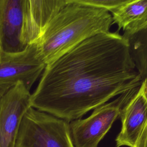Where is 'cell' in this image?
I'll return each instance as SVG.
<instances>
[{"label":"cell","mask_w":147,"mask_h":147,"mask_svg":"<svg viewBox=\"0 0 147 147\" xmlns=\"http://www.w3.org/2000/svg\"><path fill=\"white\" fill-rule=\"evenodd\" d=\"M24 0H0V39L2 51L17 52L25 48L20 41Z\"/></svg>","instance_id":"9"},{"label":"cell","mask_w":147,"mask_h":147,"mask_svg":"<svg viewBox=\"0 0 147 147\" xmlns=\"http://www.w3.org/2000/svg\"><path fill=\"white\" fill-rule=\"evenodd\" d=\"M37 43L17 52H0V85L22 82L29 90L45 69Z\"/></svg>","instance_id":"6"},{"label":"cell","mask_w":147,"mask_h":147,"mask_svg":"<svg viewBox=\"0 0 147 147\" xmlns=\"http://www.w3.org/2000/svg\"><path fill=\"white\" fill-rule=\"evenodd\" d=\"M2 51V44H1V39H0V52Z\"/></svg>","instance_id":"14"},{"label":"cell","mask_w":147,"mask_h":147,"mask_svg":"<svg viewBox=\"0 0 147 147\" xmlns=\"http://www.w3.org/2000/svg\"><path fill=\"white\" fill-rule=\"evenodd\" d=\"M14 147H75L68 122L30 107L17 131Z\"/></svg>","instance_id":"3"},{"label":"cell","mask_w":147,"mask_h":147,"mask_svg":"<svg viewBox=\"0 0 147 147\" xmlns=\"http://www.w3.org/2000/svg\"><path fill=\"white\" fill-rule=\"evenodd\" d=\"M78 2L98 8L105 9L109 13L125 3L127 0H76Z\"/></svg>","instance_id":"12"},{"label":"cell","mask_w":147,"mask_h":147,"mask_svg":"<svg viewBox=\"0 0 147 147\" xmlns=\"http://www.w3.org/2000/svg\"><path fill=\"white\" fill-rule=\"evenodd\" d=\"M113 24L107 10L67 0L36 42L40 57L47 65L85 40L109 32Z\"/></svg>","instance_id":"2"},{"label":"cell","mask_w":147,"mask_h":147,"mask_svg":"<svg viewBox=\"0 0 147 147\" xmlns=\"http://www.w3.org/2000/svg\"><path fill=\"white\" fill-rule=\"evenodd\" d=\"M142 79L128 39L117 32L93 36L46 65L32 107L68 122L130 90Z\"/></svg>","instance_id":"1"},{"label":"cell","mask_w":147,"mask_h":147,"mask_svg":"<svg viewBox=\"0 0 147 147\" xmlns=\"http://www.w3.org/2000/svg\"><path fill=\"white\" fill-rule=\"evenodd\" d=\"M110 13L127 38L147 29V0H127Z\"/></svg>","instance_id":"10"},{"label":"cell","mask_w":147,"mask_h":147,"mask_svg":"<svg viewBox=\"0 0 147 147\" xmlns=\"http://www.w3.org/2000/svg\"><path fill=\"white\" fill-rule=\"evenodd\" d=\"M67 0H24L20 41L24 48L37 42Z\"/></svg>","instance_id":"8"},{"label":"cell","mask_w":147,"mask_h":147,"mask_svg":"<svg viewBox=\"0 0 147 147\" xmlns=\"http://www.w3.org/2000/svg\"><path fill=\"white\" fill-rule=\"evenodd\" d=\"M138 88L130 90L93 110L88 117L74 120L69 123L71 136L75 147H98L122 109Z\"/></svg>","instance_id":"4"},{"label":"cell","mask_w":147,"mask_h":147,"mask_svg":"<svg viewBox=\"0 0 147 147\" xmlns=\"http://www.w3.org/2000/svg\"><path fill=\"white\" fill-rule=\"evenodd\" d=\"M121 130L116 147H147V83L140 86L123 107L119 117Z\"/></svg>","instance_id":"5"},{"label":"cell","mask_w":147,"mask_h":147,"mask_svg":"<svg viewBox=\"0 0 147 147\" xmlns=\"http://www.w3.org/2000/svg\"><path fill=\"white\" fill-rule=\"evenodd\" d=\"M127 39L136 68L142 80L147 83V29Z\"/></svg>","instance_id":"11"},{"label":"cell","mask_w":147,"mask_h":147,"mask_svg":"<svg viewBox=\"0 0 147 147\" xmlns=\"http://www.w3.org/2000/svg\"><path fill=\"white\" fill-rule=\"evenodd\" d=\"M31 107L30 90L22 82L16 83L1 98L0 147H14L22 118Z\"/></svg>","instance_id":"7"},{"label":"cell","mask_w":147,"mask_h":147,"mask_svg":"<svg viewBox=\"0 0 147 147\" xmlns=\"http://www.w3.org/2000/svg\"><path fill=\"white\" fill-rule=\"evenodd\" d=\"M14 85H11V84L0 85V99Z\"/></svg>","instance_id":"13"}]
</instances>
